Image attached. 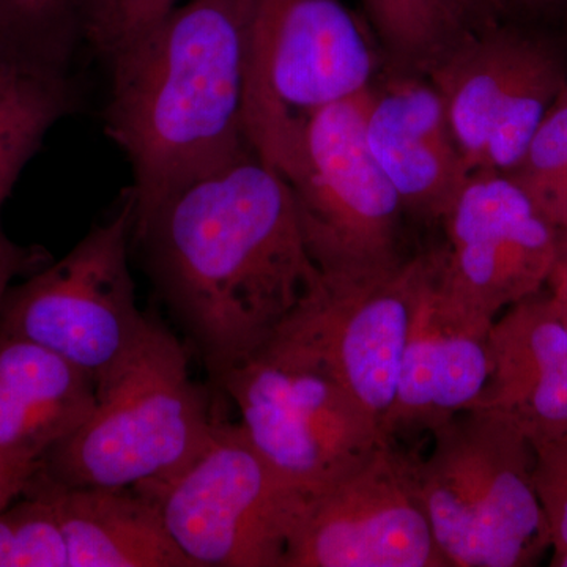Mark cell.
Masks as SVG:
<instances>
[{"label":"cell","instance_id":"16","mask_svg":"<svg viewBox=\"0 0 567 567\" xmlns=\"http://www.w3.org/2000/svg\"><path fill=\"white\" fill-rule=\"evenodd\" d=\"M491 360L475 406L505 416L532 443L567 427V328L546 290L496 317Z\"/></svg>","mask_w":567,"mask_h":567},{"label":"cell","instance_id":"25","mask_svg":"<svg viewBox=\"0 0 567 567\" xmlns=\"http://www.w3.org/2000/svg\"><path fill=\"white\" fill-rule=\"evenodd\" d=\"M74 107L71 104H52L0 125V212L47 134Z\"/></svg>","mask_w":567,"mask_h":567},{"label":"cell","instance_id":"30","mask_svg":"<svg viewBox=\"0 0 567 567\" xmlns=\"http://www.w3.org/2000/svg\"><path fill=\"white\" fill-rule=\"evenodd\" d=\"M546 293L555 315L567 328V265L557 262L546 284Z\"/></svg>","mask_w":567,"mask_h":567},{"label":"cell","instance_id":"13","mask_svg":"<svg viewBox=\"0 0 567 567\" xmlns=\"http://www.w3.org/2000/svg\"><path fill=\"white\" fill-rule=\"evenodd\" d=\"M442 223V274L484 315L496 319L546 289L558 262V227L506 174H470Z\"/></svg>","mask_w":567,"mask_h":567},{"label":"cell","instance_id":"15","mask_svg":"<svg viewBox=\"0 0 567 567\" xmlns=\"http://www.w3.org/2000/svg\"><path fill=\"white\" fill-rule=\"evenodd\" d=\"M364 134L405 212L442 221L470 171L427 76L391 69L379 74L369 91Z\"/></svg>","mask_w":567,"mask_h":567},{"label":"cell","instance_id":"34","mask_svg":"<svg viewBox=\"0 0 567 567\" xmlns=\"http://www.w3.org/2000/svg\"><path fill=\"white\" fill-rule=\"evenodd\" d=\"M6 61H17V59L13 58V55L9 54V52H7L6 48L2 47V44H0V62H6ZM20 62V61H18Z\"/></svg>","mask_w":567,"mask_h":567},{"label":"cell","instance_id":"19","mask_svg":"<svg viewBox=\"0 0 567 567\" xmlns=\"http://www.w3.org/2000/svg\"><path fill=\"white\" fill-rule=\"evenodd\" d=\"M93 0H0V44L17 61L69 74L87 41Z\"/></svg>","mask_w":567,"mask_h":567},{"label":"cell","instance_id":"26","mask_svg":"<svg viewBox=\"0 0 567 567\" xmlns=\"http://www.w3.org/2000/svg\"><path fill=\"white\" fill-rule=\"evenodd\" d=\"M535 483L550 532L551 551L567 548V427L533 442Z\"/></svg>","mask_w":567,"mask_h":567},{"label":"cell","instance_id":"28","mask_svg":"<svg viewBox=\"0 0 567 567\" xmlns=\"http://www.w3.org/2000/svg\"><path fill=\"white\" fill-rule=\"evenodd\" d=\"M464 31H476L505 21L507 0H442Z\"/></svg>","mask_w":567,"mask_h":567},{"label":"cell","instance_id":"29","mask_svg":"<svg viewBox=\"0 0 567 567\" xmlns=\"http://www.w3.org/2000/svg\"><path fill=\"white\" fill-rule=\"evenodd\" d=\"M40 464L0 461V511L20 498Z\"/></svg>","mask_w":567,"mask_h":567},{"label":"cell","instance_id":"21","mask_svg":"<svg viewBox=\"0 0 567 567\" xmlns=\"http://www.w3.org/2000/svg\"><path fill=\"white\" fill-rule=\"evenodd\" d=\"M506 175L548 221L558 230L567 229V85L540 122L524 158Z\"/></svg>","mask_w":567,"mask_h":567},{"label":"cell","instance_id":"6","mask_svg":"<svg viewBox=\"0 0 567 567\" xmlns=\"http://www.w3.org/2000/svg\"><path fill=\"white\" fill-rule=\"evenodd\" d=\"M216 385L260 457L306 498L391 442L322 353L286 327Z\"/></svg>","mask_w":567,"mask_h":567},{"label":"cell","instance_id":"9","mask_svg":"<svg viewBox=\"0 0 567 567\" xmlns=\"http://www.w3.org/2000/svg\"><path fill=\"white\" fill-rule=\"evenodd\" d=\"M136 488L158 505L196 567H284L308 502L260 457L240 423L221 420L192 464Z\"/></svg>","mask_w":567,"mask_h":567},{"label":"cell","instance_id":"20","mask_svg":"<svg viewBox=\"0 0 567 567\" xmlns=\"http://www.w3.org/2000/svg\"><path fill=\"white\" fill-rule=\"evenodd\" d=\"M386 69L425 74L464 32L442 0H361Z\"/></svg>","mask_w":567,"mask_h":567},{"label":"cell","instance_id":"14","mask_svg":"<svg viewBox=\"0 0 567 567\" xmlns=\"http://www.w3.org/2000/svg\"><path fill=\"white\" fill-rule=\"evenodd\" d=\"M494 322L446 282L440 249L429 251L398 391L383 424L388 440L431 435L475 406L491 377Z\"/></svg>","mask_w":567,"mask_h":567},{"label":"cell","instance_id":"10","mask_svg":"<svg viewBox=\"0 0 567 567\" xmlns=\"http://www.w3.org/2000/svg\"><path fill=\"white\" fill-rule=\"evenodd\" d=\"M445 103L470 174H509L567 85L565 50L505 21L464 31L425 73Z\"/></svg>","mask_w":567,"mask_h":567},{"label":"cell","instance_id":"11","mask_svg":"<svg viewBox=\"0 0 567 567\" xmlns=\"http://www.w3.org/2000/svg\"><path fill=\"white\" fill-rule=\"evenodd\" d=\"M284 567H447L417 496L415 457L388 442L309 496Z\"/></svg>","mask_w":567,"mask_h":567},{"label":"cell","instance_id":"5","mask_svg":"<svg viewBox=\"0 0 567 567\" xmlns=\"http://www.w3.org/2000/svg\"><path fill=\"white\" fill-rule=\"evenodd\" d=\"M380 63L342 0H252L245 126L254 153L284 177L309 118L369 91Z\"/></svg>","mask_w":567,"mask_h":567},{"label":"cell","instance_id":"17","mask_svg":"<svg viewBox=\"0 0 567 567\" xmlns=\"http://www.w3.org/2000/svg\"><path fill=\"white\" fill-rule=\"evenodd\" d=\"M95 382L61 354L0 333V461L40 464L91 416Z\"/></svg>","mask_w":567,"mask_h":567},{"label":"cell","instance_id":"23","mask_svg":"<svg viewBox=\"0 0 567 567\" xmlns=\"http://www.w3.org/2000/svg\"><path fill=\"white\" fill-rule=\"evenodd\" d=\"M70 74L47 73L18 61L0 62V125L51 104H76Z\"/></svg>","mask_w":567,"mask_h":567},{"label":"cell","instance_id":"7","mask_svg":"<svg viewBox=\"0 0 567 567\" xmlns=\"http://www.w3.org/2000/svg\"><path fill=\"white\" fill-rule=\"evenodd\" d=\"M132 200L96 224L62 259L13 282L0 303V333L61 354L95 385L114 374L147 333L130 268Z\"/></svg>","mask_w":567,"mask_h":567},{"label":"cell","instance_id":"4","mask_svg":"<svg viewBox=\"0 0 567 567\" xmlns=\"http://www.w3.org/2000/svg\"><path fill=\"white\" fill-rule=\"evenodd\" d=\"M431 436L415 457L416 491L446 566H535L551 543L528 436L481 406Z\"/></svg>","mask_w":567,"mask_h":567},{"label":"cell","instance_id":"1","mask_svg":"<svg viewBox=\"0 0 567 567\" xmlns=\"http://www.w3.org/2000/svg\"><path fill=\"white\" fill-rule=\"evenodd\" d=\"M132 245L216 383L267 344L322 278L289 183L254 152L133 221Z\"/></svg>","mask_w":567,"mask_h":567},{"label":"cell","instance_id":"31","mask_svg":"<svg viewBox=\"0 0 567 567\" xmlns=\"http://www.w3.org/2000/svg\"><path fill=\"white\" fill-rule=\"evenodd\" d=\"M518 9L528 11V13H544L547 10L558 9V7H567V0H507Z\"/></svg>","mask_w":567,"mask_h":567},{"label":"cell","instance_id":"8","mask_svg":"<svg viewBox=\"0 0 567 567\" xmlns=\"http://www.w3.org/2000/svg\"><path fill=\"white\" fill-rule=\"evenodd\" d=\"M369 91L316 112L284 175L306 248L327 276L377 274L406 259L404 205L365 142Z\"/></svg>","mask_w":567,"mask_h":567},{"label":"cell","instance_id":"27","mask_svg":"<svg viewBox=\"0 0 567 567\" xmlns=\"http://www.w3.org/2000/svg\"><path fill=\"white\" fill-rule=\"evenodd\" d=\"M44 264H48L44 254L37 251L35 248L14 244L0 230V303L11 284L21 276L39 270Z\"/></svg>","mask_w":567,"mask_h":567},{"label":"cell","instance_id":"3","mask_svg":"<svg viewBox=\"0 0 567 567\" xmlns=\"http://www.w3.org/2000/svg\"><path fill=\"white\" fill-rule=\"evenodd\" d=\"M218 421L188 350L152 317L128 360L96 385L91 416L41 458L40 472L71 487L153 486L192 464Z\"/></svg>","mask_w":567,"mask_h":567},{"label":"cell","instance_id":"24","mask_svg":"<svg viewBox=\"0 0 567 567\" xmlns=\"http://www.w3.org/2000/svg\"><path fill=\"white\" fill-rule=\"evenodd\" d=\"M178 3L182 0H93L87 43L107 59Z\"/></svg>","mask_w":567,"mask_h":567},{"label":"cell","instance_id":"12","mask_svg":"<svg viewBox=\"0 0 567 567\" xmlns=\"http://www.w3.org/2000/svg\"><path fill=\"white\" fill-rule=\"evenodd\" d=\"M425 268L427 252L377 274L322 275L282 324L322 353L382 431L398 391Z\"/></svg>","mask_w":567,"mask_h":567},{"label":"cell","instance_id":"32","mask_svg":"<svg viewBox=\"0 0 567 567\" xmlns=\"http://www.w3.org/2000/svg\"><path fill=\"white\" fill-rule=\"evenodd\" d=\"M559 262L567 265V229L559 230Z\"/></svg>","mask_w":567,"mask_h":567},{"label":"cell","instance_id":"18","mask_svg":"<svg viewBox=\"0 0 567 567\" xmlns=\"http://www.w3.org/2000/svg\"><path fill=\"white\" fill-rule=\"evenodd\" d=\"M28 491L50 499L70 567H196L167 532L159 507L136 487H71L33 473Z\"/></svg>","mask_w":567,"mask_h":567},{"label":"cell","instance_id":"33","mask_svg":"<svg viewBox=\"0 0 567 567\" xmlns=\"http://www.w3.org/2000/svg\"><path fill=\"white\" fill-rule=\"evenodd\" d=\"M550 566L567 567V548L566 550L559 551V554H554Z\"/></svg>","mask_w":567,"mask_h":567},{"label":"cell","instance_id":"22","mask_svg":"<svg viewBox=\"0 0 567 567\" xmlns=\"http://www.w3.org/2000/svg\"><path fill=\"white\" fill-rule=\"evenodd\" d=\"M0 567H70L61 522L47 496L25 488L0 511Z\"/></svg>","mask_w":567,"mask_h":567},{"label":"cell","instance_id":"2","mask_svg":"<svg viewBox=\"0 0 567 567\" xmlns=\"http://www.w3.org/2000/svg\"><path fill=\"white\" fill-rule=\"evenodd\" d=\"M252 0H188L106 59L104 132L132 167L133 221L254 152L246 136Z\"/></svg>","mask_w":567,"mask_h":567}]
</instances>
